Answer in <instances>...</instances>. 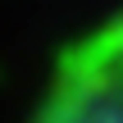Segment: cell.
Masks as SVG:
<instances>
[{
  "label": "cell",
  "mask_w": 123,
  "mask_h": 123,
  "mask_svg": "<svg viewBox=\"0 0 123 123\" xmlns=\"http://www.w3.org/2000/svg\"><path fill=\"white\" fill-rule=\"evenodd\" d=\"M27 123H123V14L82 32L55 59Z\"/></svg>",
  "instance_id": "6da1fadb"
}]
</instances>
